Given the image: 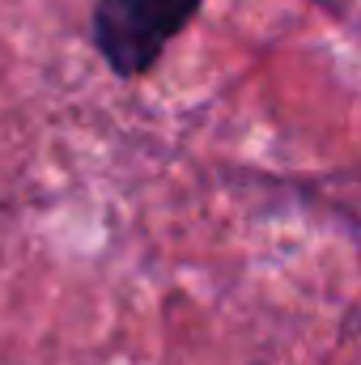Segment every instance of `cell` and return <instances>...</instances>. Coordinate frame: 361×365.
Segmentation results:
<instances>
[{"mask_svg": "<svg viewBox=\"0 0 361 365\" xmlns=\"http://www.w3.org/2000/svg\"><path fill=\"white\" fill-rule=\"evenodd\" d=\"M200 9L204 0H98L90 13V43L119 81H141Z\"/></svg>", "mask_w": 361, "mask_h": 365, "instance_id": "1", "label": "cell"}]
</instances>
